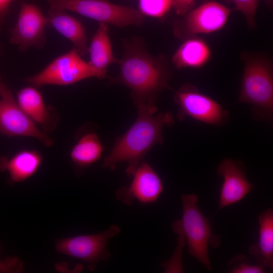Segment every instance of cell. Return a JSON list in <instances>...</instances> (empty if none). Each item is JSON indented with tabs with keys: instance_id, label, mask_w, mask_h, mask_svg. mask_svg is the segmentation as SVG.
<instances>
[{
	"instance_id": "obj_21",
	"label": "cell",
	"mask_w": 273,
	"mask_h": 273,
	"mask_svg": "<svg viewBox=\"0 0 273 273\" xmlns=\"http://www.w3.org/2000/svg\"><path fill=\"white\" fill-rule=\"evenodd\" d=\"M172 7V0H139L140 12L144 16L156 18L165 16Z\"/></svg>"
},
{
	"instance_id": "obj_12",
	"label": "cell",
	"mask_w": 273,
	"mask_h": 273,
	"mask_svg": "<svg viewBox=\"0 0 273 273\" xmlns=\"http://www.w3.org/2000/svg\"><path fill=\"white\" fill-rule=\"evenodd\" d=\"M132 180L127 187L118 189L116 198L126 205L136 200L144 204L155 203L163 192L162 180L147 163L140 164L133 174Z\"/></svg>"
},
{
	"instance_id": "obj_8",
	"label": "cell",
	"mask_w": 273,
	"mask_h": 273,
	"mask_svg": "<svg viewBox=\"0 0 273 273\" xmlns=\"http://www.w3.org/2000/svg\"><path fill=\"white\" fill-rule=\"evenodd\" d=\"M120 232L118 225L112 224L98 234L58 239L55 242V248L60 253L84 261L87 263V268L94 271L100 261L110 258L107 244Z\"/></svg>"
},
{
	"instance_id": "obj_15",
	"label": "cell",
	"mask_w": 273,
	"mask_h": 273,
	"mask_svg": "<svg viewBox=\"0 0 273 273\" xmlns=\"http://www.w3.org/2000/svg\"><path fill=\"white\" fill-rule=\"evenodd\" d=\"M46 17L47 25L69 40L81 56L88 53L86 31L80 20L64 10L51 9Z\"/></svg>"
},
{
	"instance_id": "obj_18",
	"label": "cell",
	"mask_w": 273,
	"mask_h": 273,
	"mask_svg": "<svg viewBox=\"0 0 273 273\" xmlns=\"http://www.w3.org/2000/svg\"><path fill=\"white\" fill-rule=\"evenodd\" d=\"M88 53L89 54L88 63L97 69L107 71L109 65L117 64L118 59L113 53L108 24L99 23V27L91 39Z\"/></svg>"
},
{
	"instance_id": "obj_25",
	"label": "cell",
	"mask_w": 273,
	"mask_h": 273,
	"mask_svg": "<svg viewBox=\"0 0 273 273\" xmlns=\"http://www.w3.org/2000/svg\"><path fill=\"white\" fill-rule=\"evenodd\" d=\"M12 1L13 0H0V25L9 6Z\"/></svg>"
},
{
	"instance_id": "obj_3",
	"label": "cell",
	"mask_w": 273,
	"mask_h": 273,
	"mask_svg": "<svg viewBox=\"0 0 273 273\" xmlns=\"http://www.w3.org/2000/svg\"><path fill=\"white\" fill-rule=\"evenodd\" d=\"M244 67L239 101L253 106L254 116L270 119L273 112V65L267 55L243 51Z\"/></svg>"
},
{
	"instance_id": "obj_11",
	"label": "cell",
	"mask_w": 273,
	"mask_h": 273,
	"mask_svg": "<svg viewBox=\"0 0 273 273\" xmlns=\"http://www.w3.org/2000/svg\"><path fill=\"white\" fill-rule=\"evenodd\" d=\"M47 17L37 6L23 2L15 26L10 31V40L21 50L42 47L45 42Z\"/></svg>"
},
{
	"instance_id": "obj_27",
	"label": "cell",
	"mask_w": 273,
	"mask_h": 273,
	"mask_svg": "<svg viewBox=\"0 0 273 273\" xmlns=\"http://www.w3.org/2000/svg\"><path fill=\"white\" fill-rule=\"evenodd\" d=\"M0 79H1V78H0Z\"/></svg>"
},
{
	"instance_id": "obj_20",
	"label": "cell",
	"mask_w": 273,
	"mask_h": 273,
	"mask_svg": "<svg viewBox=\"0 0 273 273\" xmlns=\"http://www.w3.org/2000/svg\"><path fill=\"white\" fill-rule=\"evenodd\" d=\"M103 148L95 133L83 135L73 146L70 152L72 161L80 167H85L98 161L101 156Z\"/></svg>"
},
{
	"instance_id": "obj_9",
	"label": "cell",
	"mask_w": 273,
	"mask_h": 273,
	"mask_svg": "<svg viewBox=\"0 0 273 273\" xmlns=\"http://www.w3.org/2000/svg\"><path fill=\"white\" fill-rule=\"evenodd\" d=\"M174 101L178 107L179 120L189 117L206 124L222 125L229 119V114L225 109L190 83L179 88L174 96Z\"/></svg>"
},
{
	"instance_id": "obj_22",
	"label": "cell",
	"mask_w": 273,
	"mask_h": 273,
	"mask_svg": "<svg viewBox=\"0 0 273 273\" xmlns=\"http://www.w3.org/2000/svg\"><path fill=\"white\" fill-rule=\"evenodd\" d=\"M233 4L235 9L242 13L246 19L248 26L251 29L256 27V12L260 0H224Z\"/></svg>"
},
{
	"instance_id": "obj_26",
	"label": "cell",
	"mask_w": 273,
	"mask_h": 273,
	"mask_svg": "<svg viewBox=\"0 0 273 273\" xmlns=\"http://www.w3.org/2000/svg\"><path fill=\"white\" fill-rule=\"evenodd\" d=\"M266 5L271 8L272 6L273 0H265Z\"/></svg>"
},
{
	"instance_id": "obj_16",
	"label": "cell",
	"mask_w": 273,
	"mask_h": 273,
	"mask_svg": "<svg viewBox=\"0 0 273 273\" xmlns=\"http://www.w3.org/2000/svg\"><path fill=\"white\" fill-rule=\"evenodd\" d=\"M212 51L204 39L195 36L184 40L172 57V63L178 69H199L210 60Z\"/></svg>"
},
{
	"instance_id": "obj_4",
	"label": "cell",
	"mask_w": 273,
	"mask_h": 273,
	"mask_svg": "<svg viewBox=\"0 0 273 273\" xmlns=\"http://www.w3.org/2000/svg\"><path fill=\"white\" fill-rule=\"evenodd\" d=\"M183 215L172 224L173 231L179 238L186 239L190 253L206 268L212 269L208 256V244L213 236L209 220L201 213L197 205L196 195H181Z\"/></svg>"
},
{
	"instance_id": "obj_7",
	"label": "cell",
	"mask_w": 273,
	"mask_h": 273,
	"mask_svg": "<svg viewBox=\"0 0 273 273\" xmlns=\"http://www.w3.org/2000/svg\"><path fill=\"white\" fill-rule=\"evenodd\" d=\"M233 11L216 1L203 3L173 22V33L184 40L199 34L217 32L227 24Z\"/></svg>"
},
{
	"instance_id": "obj_24",
	"label": "cell",
	"mask_w": 273,
	"mask_h": 273,
	"mask_svg": "<svg viewBox=\"0 0 273 273\" xmlns=\"http://www.w3.org/2000/svg\"><path fill=\"white\" fill-rule=\"evenodd\" d=\"M172 7L176 14L183 16L194 8L195 0H172Z\"/></svg>"
},
{
	"instance_id": "obj_17",
	"label": "cell",
	"mask_w": 273,
	"mask_h": 273,
	"mask_svg": "<svg viewBox=\"0 0 273 273\" xmlns=\"http://www.w3.org/2000/svg\"><path fill=\"white\" fill-rule=\"evenodd\" d=\"M42 160L40 153L36 150L21 151L10 158L0 157V170H7L10 181H23L33 176L38 170Z\"/></svg>"
},
{
	"instance_id": "obj_2",
	"label": "cell",
	"mask_w": 273,
	"mask_h": 273,
	"mask_svg": "<svg viewBox=\"0 0 273 273\" xmlns=\"http://www.w3.org/2000/svg\"><path fill=\"white\" fill-rule=\"evenodd\" d=\"M138 116L129 129L118 138L109 155L105 158L103 167L114 170L119 162H125L126 172L132 175L146 153L153 147L163 142L162 130L173 124L169 112L160 113L155 106L138 107Z\"/></svg>"
},
{
	"instance_id": "obj_6",
	"label": "cell",
	"mask_w": 273,
	"mask_h": 273,
	"mask_svg": "<svg viewBox=\"0 0 273 273\" xmlns=\"http://www.w3.org/2000/svg\"><path fill=\"white\" fill-rule=\"evenodd\" d=\"M107 72L86 62L73 48L56 58L40 72L28 78L27 81L36 87L48 84L68 85L92 77L104 79Z\"/></svg>"
},
{
	"instance_id": "obj_5",
	"label": "cell",
	"mask_w": 273,
	"mask_h": 273,
	"mask_svg": "<svg viewBox=\"0 0 273 273\" xmlns=\"http://www.w3.org/2000/svg\"><path fill=\"white\" fill-rule=\"evenodd\" d=\"M50 9L69 10L100 23L121 28L140 26L144 21L139 10L109 0H46Z\"/></svg>"
},
{
	"instance_id": "obj_13",
	"label": "cell",
	"mask_w": 273,
	"mask_h": 273,
	"mask_svg": "<svg viewBox=\"0 0 273 273\" xmlns=\"http://www.w3.org/2000/svg\"><path fill=\"white\" fill-rule=\"evenodd\" d=\"M217 172L223 178L218 210L240 201L253 187L238 161L229 158L223 159L218 166Z\"/></svg>"
},
{
	"instance_id": "obj_23",
	"label": "cell",
	"mask_w": 273,
	"mask_h": 273,
	"mask_svg": "<svg viewBox=\"0 0 273 273\" xmlns=\"http://www.w3.org/2000/svg\"><path fill=\"white\" fill-rule=\"evenodd\" d=\"M264 267L261 264L249 263L243 255L237 256L229 262L230 271L233 273H262L265 272Z\"/></svg>"
},
{
	"instance_id": "obj_1",
	"label": "cell",
	"mask_w": 273,
	"mask_h": 273,
	"mask_svg": "<svg viewBox=\"0 0 273 273\" xmlns=\"http://www.w3.org/2000/svg\"><path fill=\"white\" fill-rule=\"evenodd\" d=\"M123 55L118 59L119 73L110 83L129 87L136 107L155 106L158 95L166 87L170 70L164 55L154 56L140 38L123 41Z\"/></svg>"
},
{
	"instance_id": "obj_10",
	"label": "cell",
	"mask_w": 273,
	"mask_h": 273,
	"mask_svg": "<svg viewBox=\"0 0 273 273\" xmlns=\"http://www.w3.org/2000/svg\"><path fill=\"white\" fill-rule=\"evenodd\" d=\"M0 132L9 136L35 138L51 147L53 140L36 126L14 99L11 89L0 79Z\"/></svg>"
},
{
	"instance_id": "obj_19",
	"label": "cell",
	"mask_w": 273,
	"mask_h": 273,
	"mask_svg": "<svg viewBox=\"0 0 273 273\" xmlns=\"http://www.w3.org/2000/svg\"><path fill=\"white\" fill-rule=\"evenodd\" d=\"M258 243L250 248V253L258 258L261 265L272 269L273 211L268 209L259 215Z\"/></svg>"
},
{
	"instance_id": "obj_14",
	"label": "cell",
	"mask_w": 273,
	"mask_h": 273,
	"mask_svg": "<svg viewBox=\"0 0 273 273\" xmlns=\"http://www.w3.org/2000/svg\"><path fill=\"white\" fill-rule=\"evenodd\" d=\"M17 102L24 113L44 131H50L55 128L57 122L55 111L46 105L41 94L34 87L21 88L17 93Z\"/></svg>"
}]
</instances>
